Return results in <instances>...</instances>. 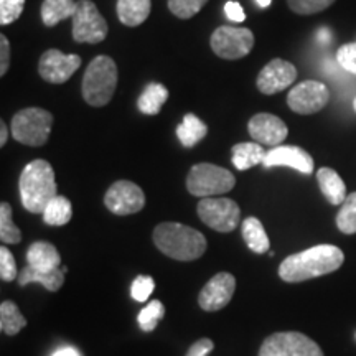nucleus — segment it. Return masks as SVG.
Returning a JSON list of instances; mask_svg holds the SVG:
<instances>
[{
	"mask_svg": "<svg viewBox=\"0 0 356 356\" xmlns=\"http://www.w3.org/2000/svg\"><path fill=\"white\" fill-rule=\"evenodd\" d=\"M345 261L340 248L332 244H318L305 251L291 254L279 266V277L286 282H304L335 273Z\"/></svg>",
	"mask_w": 356,
	"mask_h": 356,
	"instance_id": "1",
	"label": "nucleus"
},
{
	"mask_svg": "<svg viewBox=\"0 0 356 356\" xmlns=\"http://www.w3.org/2000/svg\"><path fill=\"white\" fill-rule=\"evenodd\" d=\"M154 243L160 252L181 262L198 259L207 251V238L181 222H160L154 229Z\"/></svg>",
	"mask_w": 356,
	"mask_h": 356,
	"instance_id": "2",
	"label": "nucleus"
},
{
	"mask_svg": "<svg viewBox=\"0 0 356 356\" xmlns=\"http://www.w3.org/2000/svg\"><path fill=\"white\" fill-rule=\"evenodd\" d=\"M22 204L30 213H43L56 197L55 170L47 160H33L22 172L19 180Z\"/></svg>",
	"mask_w": 356,
	"mask_h": 356,
	"instance_id": "3",
	"label": "nucleus"
},
{
	"mask_svg": "<svg viewBox=\"0 0 356 356\" xmlns=\"http://www.w3.org/2000/svg\"><path fill=\"white\" fill-rule=\"evenodd\" d=\"M118 86V66L113 58L99 55L88 65L83 76V99L92 108H102L113 99Z\"/></svg>",
	"mask_w": 356,
	"mask_h": 356,
	"instance_id": "4",
	"label": "nucleus"
},
{
	"mask_svg": "<svg viewBox=\"0 0 356 356\" xmlns=\"http://www.w3.org/2000/svg\"><path fill=\"white\" fill-rule=\"evenodd\" d=\"M236 178L226 168L213 163H197L186 178V188L193 197L210 198L225 195L234 188Z\"/></svg>",
	"mask_w": 356,
	"mask_h": 356,
	"instance_id": "5",
	"label": "nucleus"
},
{
	"mask_svg": "<svg viewBox=\"0 0 356 356\" xmlns=\"http://www.w3.org/2000/svg\"><path fill=\"white\" fill-rule=\"evenodd\" d=\"M53 126V114L40 108L22 109L12 119V136L20 144L40 147L47 144Z\"/></svg>",
	"mask_w": 356,
	"mask_h": 356,
	"instance_id": "6",
	"label": "nucleus"
},
{
	"mask_svg": "<svg viewBox=\"0 0 356 356\" xmlns=\"http://www.w3.org/2000/svg\"><path fill=\"white\" fill-rule=\"evenodd\" d=\"M257 356H323V351L304 333L279 332L262 341Z\"/></svg>",
	"mask_w": 356,
	"mask_h": 356,
	"instance_id": "7",
	"label": "nucleus"
},
{
	"mask_svg": "<svg viewBox=\"0 0 356 356\" xmlns=\"http://www.w3.org/2000/svg\"><path fill=\"white\" fill-rule=\"evenodd\" d=\"M211 50L225 60H239L251 53L254 47V33L243 26L222 25L216 29L210 40Z\"/></svg>",
	"mask_w": 356,
	"mask_h": 356,
	"instance_id": "8",
	"label": "nucleus"
},
{
	"mask_svg": "<svg viewBox=\"0 0 356 356\" xmlns=\"http://www.w3.org/2000/svg\"><path fill=\"white\" fill-rule=\"evenodd\" d=\"M108 22L101 15L95 2L79 0L73 15V38L78 43H101L108 37Z\"/></svg>",
	"mask_w": 356,
	"mask_h": 356,
	"instance_id": "9",
	"label": "nucleus"
},
{
	"mask_svg": "<svg viewBox=\"0 0 356 356\" xmlns=\"http://www.w3.org/2000/svg\"><path fill=\"white\" fill-rule=\"evenodd\" d=\"M197 211L204 225L220 233H231L241 221L238 203L229 198H203L198 203Z\"/></svg>",
	"mask_w": 356,
	"mask_h": 356,
	"instance_id": "10",
	"label": "nucleus"
},
{
	"mask_svg": "<svg viewBox=\"0 0 356 356\" xmlns=\"http://www.w3.org/2000/svg\"><path fill=\"white\" fill-rule=\"evenodd\" d=\"M330 101V91L323 83L307 79L292 88L287 96V104L293 113L309 115L322 111Z\"/></svg>",
	"mask_w": 356,
	"mask_h": 356,
	"instance_id": "11",
	"label": "nucleus"
},
{
	"mask_svg": "<svg viewBox=\"0 0 356 356\" xmlns=\"http://www.w3.org/2000/svg\"><path fill=\"white\" fill-rule=\"evenodd\" d=\"M104 204L111 213L119 216L139 213L145 204V195L139 185L129 180H119L109 186L104 195Z\"/></svg>",
	"mask_w": 356,
	"mask_h": 356,
	"instance_id": "12",
	"label": "nucleus"
},
{
	"mask_svg": "<svg viewBox=\"0 0 356 356\" xmlns=\"http://www.w3.org/2000/svg\"><path fill=\"white\" fill-rule=\"evenodd\" d=\"M81 66V56L65 55L60 50H47L40 58L38 73L47 83L63 84L76 73Z\"/></svg>",
	"mask_w": 356,
	"mask_h": 356,
	"instance_id": "13",
	"label": "nucleus"
},
{
	"mask_svg": "<svg viewBox=\"0 0 356 356\" xmlns=\"http://www.w3.org/2000/svg\"><path fill=\"white\" fill-rule=\"evenodd\" d=\"M297 79V68L291 61L275 60L269 61L261 73L257 74L256 84L257 89L262 95H277V92L284 91V89L291 86V84Z\"/></svg>",
	"mask_w": 356,
	"mask_h": 356,
	"instance_id": "14",
	"label": "nucleus"
},
{
	"mask_svg": "<svg viewBox=\"0 0 356 356\" xmlns=\"http://www.w3.org/2000/svg\"><path fill=\"white\" fill-rule=\"evenodd\" d=\"M236 279L233 274L220 273L208 280L198 297V304L204 312H218L225 309L234 296Z\"/></svg>",
	"mask_w": 356,
	"mask_h": 356,
	"instance_id": "15",
	"label": "nucleus"
},
{
	"mask_svg": "<svg viewBox=\"0 0 356 356\" xmlns=\"http://www.w3.org/2000/svg\"><path fill=\"white\" fill-rule=\"evenodd\" d=\"M248 131L249 136L254 139V142L261 145H269L270 149L282 144L289 136V129L286 126V122L280 118H277V115L267 113L252 115V118L249 119Z\"/></svg>",
	"mask_w": 356,
	"mask_h": 356,
	"instance_id": "16",
	"label": "nucleus"
},
{
	"mask_svg": "<svg viewBox=\"0 0 356 356\" xmlns=\"http://www.w3.org/2000/svg\"><path fill=\"white\" fill-rule=\"evenodd\" d=\"M262 167H291L293 170L309 175V173L314 172V159L310 157V154L307 152V150L300 149V147L277 145L273 147V149L266 154Z\"/></svg>",
	"mask_w": 356,
	"mask_h": 356,
	"instance_id": "17",
	"label": "nucleus"
},
{
	"mask_svg": "<svg viewBox=\"0 0 356 356\" xmlns=\"http://www.w3.org/2000/svg\"><path fill=\"white\" fill-rule=\"evenodd\" d=\"M26 262L37 270H55L61 267V256L58 249L51 243L37 241L29 248L26 252Z\"/></svg>",
	"mask_w": 356,
	"mask_h": 356,
	"instance_id": "18",
	"label": "nucleus"
},
{
	"mask_svg": "<svg viewBox=\"0 0 356 356\" xmlns=\"http://www.w3.org/2000/svg\"><path fill=\"white\" fill-rule=\"evenodd\" d=\"M318 186L322 190L323 197L332 204H341L346 200V186L341 177L333 168L323 167L317 172Z\"/></svg>",
	"mask_w": 356,
	"mask_h": 356,
	"instance_id": "19",
	"label": "nucleus"
},
{
	"mask_svg": "<svg viewBox=\"0 0 356 356\" xmlns=\"http://www.w3.org/2000/svg\"><path fill=\"white\" fill-rule=\"evenodd\" d=\"M30 282H38V284H42L47 291L56 292V291H60V287L65 284V273L61 267L60 269L48 270V273H44V270H37V269H33L32 266L26 264L24 267V270L20 273L19 284L24 287Z\"/></svg>",
	"mask_w": 356,
	"mask_h": 356,
	"instance_id": "20",
	"label": "nucleus"
},
{
	"mask_svg": "<svg viewBox=\"0 0 356 356\" xmlns=\"http://www.w3.org/2000/svg\"><path fill=\"white\" fill-rule=\"evenodd\" d=\"M231 154H233V165L238 170H249L264 162L267 152L257 142H241L233 147Z\"/></svg>",
	"mask_w": 356,
	"mask_h": 356,
	"instance_id": "21",
	"label": "nucleus"
},
{
	"mask_svg": "<svg viewBox=\"0 0 356 356\" xmlns=\"http://www.w3.org/2000/svg\"><path fill=\"white\" fill-rule=\"evenodd\" d=\"M118 17L122 25L137 26L144 24L150 13V0H118Z\"/></svg>",
	"mask_w": 356,
	"mask_h": 356,
	"instance_id": "22",
	"label": "nucleus"
},
{
	"mask_svg": "<svg viewBox=\"0 0 356 356\" xmlns=\"http://www.w3.org/2000/svg\"><path fill=\"white\" fill-rule=\"evenodd\" d=\"M241 233L244 241H246L248 248L251 249L256 254H262V252L269 251V238H267V233L262 226V222L254 216H249L243 221L241 225Z\"/></svg>",
	"mask_w": 356,
	"mask_h": 356,
	"instance_id": "23",
	"label": "nucleus"
},
{
	"mask_svg": "<svg viewBox=\"0 0 356 356\" xmlns=\"http://www.w3.org/2000/svg\"><path fill=\"white\" fill-rule=\"evenodd\" d=\"M168 99V89L160 83H150L137 99V108L142 114L155 115Z\"/></svg>",
	"mask_w": 356,
	"mask_h": 356,
	"instance_id": "24",
	"label": "nucleus"
},
{
	"mask_svg": "<svg viewBox=\"0 0 356 356\" xmlns=\"http://www.w3.org/2000/svg\"><path fill=\"white\" fill-rule=\"evenodd\" d=\"M207 124L195 114H186L180 126L177 127L178 140H180L181 145L186 147V149L195 147L200 140H203L204 137H207Z\"/></svg>",
	"mask_w": 356,
	"mask_h": 356,
	"instance_id": "25",
	"label": "nucleus"
},
{
	"mask_svg": "<svg viewBox=\"0 0 356 356\" xmlns=\"http://www.w3.org/2000/svg\"><path fill=\"white\" fill-rule=\"evenodd\" d=\"M78 2L74 0H43L42 20L47 26H55L61 20L70 19L76 12Z\"/></svg>",
	"mask_w": 356,
	"mask_h": 356,
	"instance_id": "26",
	"label": "nucleus"
},
{
	"mask_svg": "<svg viewBox=\"0 0 356 356\" xmlns=\"http://www.w3.org/2000/svg\"><path fill=\"white\" fill-rule=\"evenodd\" d=\"M43 221L50 226H65L68 225L71 216H73V207H71L70 200L63 195H56L55 198L48 203L44 208Z\"/></svg>",
	"mask_w": 356,
	"mask_h": 356,
	"instance_id": "27",
	"label": "nucleus"
},
{
	"mask_svg": "<svg viewBox=\"0 0 356 356\" xmlns=\"http://www.w3.org/2000/svg\"><path fill=\"white\" fill-rule=\"evenodd\" d=\"M26 325V320L15 302L6 300L0 304V330L6 335H17Z\"/></svg>",
	"mask_w": 356,
	"mask_h": 356,
	"instance_id": "28",
	"label": "nucleus"
},
{
	"mask_svg": "<svg viewBox=\"0 0 356 356\" xmlns=\"http://www.w3.org/2000/svg\"><path fill=\"white\" fill-rule=\"evenodd\" d=\"M337 226L343 234L356 233V191L346 197L337 215Z\"/></svg>",
	"mask_w": 356,
	"mask_h": 356,
	"instance_id": "29",
	"label": "nucleus"
},
{
	"mask_svg": "<svg viewBox=\"0 0 356 356\" xmlns=\"http://www.w3.org/2000/svg\"><path fill=\"white\" fill-rule=\"evenodd\" d=\"M0 239L6 244H17L22 241L20 229L13 225L12 207L7 202L0 204Z\"/></svg>",
	"mask_w": 356,
	"mask_h": 356,
	"instance_id": "30",
	"label": "nucleus"
},
{
	"mask_svg": "<svg viewBox=\"0 0 356 356\" xmlns=\"http://www.w3.org/2000/svg\"><path fill=\"white\" fill-rule=\"evenodd\" d=\"M163 315H165V307H163L162 302L152 300L139 312L137 322H139L140 328L144 332H152L157 328V323L163 318Z\"/></svg>",
	"mask_w": 356,
	"mask_h": 356,
	"instance_id": "31",
	"label": "nucleus"
},
{
	"mask_svg": "<svg viewBox=\"0 0 356 356\" xmlns=\"http://www.w3.org/2000/svg\"><path fill=\"white\" fill-rule=\"evenodd\" d=\"M208 0H168V8L178 19H191L207 6Z\"/></svg>",
	"mask_w": 356,
	"mask_h": 356,
	"instance_id": "32",
	"label": "nucleus"
},
{
	"mask_svg": "<svg viewBox=\"0 0 356 356\" xmlns=\"http://www.w3.org/2000/svg\"><path fill=\"white\" fill-rule=\"evenodd\" d=\"M287 3L291 10L299 15H312V13L323 12L325 8L335 3V0H287Z\"/></svg>",
	"mask_w": 356,
	"mask_h": 356,
	"instance_id": "33",
	"label": "nucleus"
},
{
	"mask_svg": "<svg viewBox=\"0 0 356 356\" xmlns=\"http://www.w3.org/2000/svg\"><path fill=\"white\" fill-rule=\"evenodd\" d=\"M25 0H0V25H10L24 12Z\"/></svg>",
	"mask_w": 356,
	"mask_h": 356,
	"instance_id": "34",
	"label": "nucleus"
},
{
	"mask_svg": "<svg viewBox=\"0 0 356 356\" xmlns=\"http://www.w3.org/2000/svg\"><path fill=\"white\" fill-rule=\"evenodd\" d=\"M154 289H155V282L150 275H139V277H136V280L132 282L131 296L132 299L137 302H147L149 300V297L152 296Z\"/></svg>",
	"mask_w": 356,
	"mask_h": 356,
	"instance_id": "35",
	"label": "nucleus"
},
{
	"mask_svg": "<svg viewBox=\"0 0 356 356\" xmlns=\"http://www.w3.org/2000/svg\"><path fill=\"white\" fill-rule=\"evenodd\" d=\"M0 277L6 282H12L13 279L19 277L15 257L12 256V252L6 246L0 248Z\"/></svg>",
	"mask_w": 356,
	"mask_h": 356,
	"instance_id": "36",
	"label": "nucleus"
},
{
	"mask_svg": "<svg viewBox=\"0 0 356 356\" xmlns=\"http://www.w3.org/2000/svg\"><path fill=\"white\" fill-rule=\"evenodd\" d=\"M337 61L345 71L356 76V43H348L340 47L337 51Z\"/></svg>",
	"mask_w": 356,
	"mask_h": 356,
	"instance_id": "37",
	"label": "nucleus"
},
{
	"mask_svg": "<svg viewBox=\"0 0 356 356\" xmlns=\"http://www.w3.org/2000/svg\"><path fill=\"white\" fill-rule=\"evenodd\" d=\"M213 350H215L213 340H210V338H200L198 341H195L190 346V350L186 351V356H208Z\"/></svg>",
	"mask_w": 356,
	"mask_h": 356,
	"instance_id": "38",
	"label": "nucleus"
},
{
	"mask_svg": "<svg viewBox=\"0 0 356 356\" xmlns=\"http://www.w3.org/2000/svg\"><path fill=\"white\" fill-rule=\"evenodd\" d=\"M10 65V43L6 35H0V74H6Z\"/></svg>",
	"mask_w": 356,
	"mask_h": 356,
	"instance_id": "39",
	"label": "nucleus"
},
{
	"mask_svg": "<svg viewBox=\"0 0 356 356\" xmlns=\"http://www.w3.org/2000/svg\"><path fill=\"white\" fill-rule=\"evenodd\" d=\"M225 12L226 17H228L231 22H236V24H241V22L246 20V13H244L243 7L239 6L238 2H226Z\"/></svg>",
	"mask_w": 356,
	"mask_h": 356,
	"instance_id": "40",
	"label": "nucleus"
},
{
	"mask_svg": "<svg viewBox=\"0 0 356 356\" xmlns=\"http://www.w3.org/2000/svg\"><path fill=\"white\" fill-rule=\"evenodd\" d=\"M51 356H81V353L76 348H73V346H61Z\"/></svg>",
	"mask_w": 356,
	"mask_h": 356,
	"instance_id": "41",
	"label": "nucleus"
},
{
	"mask_svg": "<svg viewBox=\"0 0 356 356\" xmlns=\"http://www.w3.org/2000/svg\"><path fill=\"white\" fill-rule=\"evenodd\" d=\"M7 139H8V131H7V126L6 122H0V147H3L7 144Z\"/></svg>",
	"mask_w": 356,
	"mask_h": 356,
	"instance_id": "42",
	"label": "nucleus"
},
{
	"mask_svg": "<svg viewBox=\"0 0 356 356\" xmlns=\"http://www.w3.org/2000/svg\"><path fill=\"white\" fill-rule=\"evenodd\" d=\"M328 38H330V32L328 30H320L318 32V40L320 42H328Z\"/></svg>",
	"mask_w": 356,
	"mask_h": 356,
	"instance_id": "43",
	"label": "nucleus"
},
{
	"mask_svg": "<svg viewBox=\"0 0 356 356\" xmlns=\"http://www.w3.org/2000/svg\"><path fill=\"white\" fill-rule=\"evenodd\" d=\"M256 2L261 8H267L270 6V3H273V0H256Z\"/></svg>",
	"mask_w": 356,
	"mask_h": 356,
	"instance_id": "44",
	"label": "nucleus"
},
{
	"mask_svg": "<svg viewBox=\"0 0 356 356\" xmlns=\"http://www.w3.org/2000/svg\"><path fill=\"white\" fill-rule=\"evenodd\" d=\"M353 109H355V113H356V97L353 99Z\"/></svg>",
	"mask_w": 356,
	"mask_h": 356,
	"instance_id": "45",
	"label": "nucleus"
}]
</instances>
